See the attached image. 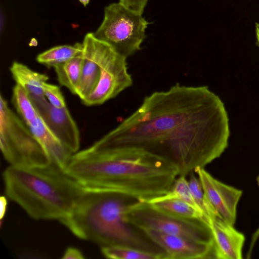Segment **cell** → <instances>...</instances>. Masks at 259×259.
Wrapping results in <instances>:
<instances>
[{"label":"cell","instance_id":"e0dca14e","mask_svg":"<svg viewBox=\"0 0 259 259\" xmlns=\"http://www.w3.org/2000/svg\"><path fill=\"white\" fill-rule=\"evenodd\" d=\"M82 63V53L54 68L59 83L75 95H77L80 81Z\"/></svg>","mask_w":259,"mask_h":259},{"label":"cell","instance_id":"83f0119b","mask_svg":"<svg viewBox=\"0 0 259 259\" xmlns=\"http://www.w3.org/2000/svg\"><path fill=\"white\" fill-rule=\"evenodd\" d=\"M255 26L256 36V44L259 47V23H255Z\"/></svg>","mask_w":259,"mask_h":259},{"label":"cell","instance_id":"44dd1931","mask_svg":"<svg viewBox=\"0 0 259 259\" xmlns=\"http://www.w3.org/2000/svg\"><path fill=\"white\" fill-rule=\"evenodd\" d=\"M188 182L194 201L203 212L208 224L210 219L220 217L206 198L199 179L193 172L189 175Z\"/></svg>","mask_w":259,"mask_h":259},{"label":"cell","instance_id":"2e32d148","mask_svg":"<svg viewBox=\"0 0 259 259\" xmlns=\"http://www.w3.org/2000/svg\"><path fill=\"white\" fill-rule=\"evenodd\" d=\"M10 71L16 84L24 89L29 97H45L42 85L49 79L46 74L35 71L18 61L12 63Z\"/></svg>","mask_w":259,"mask_h":259},{"label":"cell","instance_id":"5bb4252c","mask_svg":"<svg viewBox=\"0 0 259 259\" xmlns=\"http://www.w3.org/2000/svg\"><path fill=\"white\" fill-rule=\"evenodd\" d=\"M28 127L47 152L52 162L65 169L73 154L49 128L38 114Z\"/></svg>","mask_w":259,"mask_h":259},{"label":"cell","instance_id":"d4e9b609","mask_svg":"<svg viewBox=\"0 0 259 259\" xmlns=\"http://www.w3.org/2000/svg\"><path fill=\"white\" fill-rule=\"evenodd\" d=\"M84 258L82 252L74 247H68L62 257L63 259H83Z\"/></svg>","mask_w":259,"mask_h":259},{"label":"cell","instance_id":"52a82bcc","mask_svg":"<svg viewBox=\"0 0 259 259\" xmlns=\"http://www.w3.org/2000/svg\"><path fill=\"white\" fill-rule=\"evenodd\" d=\"M125 218L128 223L139 230L150 228L200 242L214 244L210 228L205 221L176 217L154 208L146 201H136L131 203L126 210Z\"/></svg>","mask_w":259,"mask_h":259},{"label":"cell","instance_id":"8fae6325","mask_svg":"<svg viewBox=\"0 0 259 259\" xmlns=\"http://www.w3.org/2000/svg\"><path fill=\"white\" fill-rule=\"evenodd\" d=\"M194 172L210 204L224 221L234 225L242 191L217 180L204 167H197Z\"/></svg>","mask_w":259,"mask_h":259},{"label":"cell","instance_id":"f1b7e54d","mask_svg":"<svg viewBox=\"0 0 259 259\" xmlns=\"http://www.w3.org/2000/svg\"><path fill=\"white\" fill-rule=\"evenodd\" d=\"M90 0H78V1L84 6L86 7L90 3Z\"/></svg>","mask_w":259,"mask_h":259},{"label":"cell","instance_id":"ffe728a7","mask_svg":"<svg viewBox=\"0 0 259 259\" xmlns=\"http://www.w3.org/2000/svg\"><path fill=\"white\" fill-rule=\"evenodd\" d=\"M12 102L18 115L28 126L37 117L38 113L28 94L16 84L13 88Z\"/></svg>","mask_w":259,"mask_h":259},{"label":"cell","instance_id":"d6986e66","mask_svg":"<svg viewBox=\"0 0 259 259\" xmlns=\"http://www.w3.org/2000/svg\"><path fill=\"white\" fill-rule=\"evenodd\" d=\"M102 254L111 259H165V253L126 246H102Z\"/></svg>","mask_w":259,"mask_h":259},{"label":"cell","instance_id":"7a4b0ae2","mask_svg":"<svg viewBox=\"0 0 259 259\" xmlns=\"http://www.w3.org/2000/svg\"><path fill=\"white\" fill-rule=\"evenodd\" d=\"M65 170L84 190L146 202L168 193L179 176L174 164L144 150L92 145L73 154Z\"/></svg>","mask_w":259,"mask_h":259},{"label":"cell","instance_id":"484cf974","mask_svg":"<svg viewBox=\"0 0 259 259\" xmlns=\"http://www.w3.org/2000/svg\"><path fill=\"white\" fill-rule=\"evenodd\" d=\"M7 197L2 196L0 198V220L2 221L5 216L8 206Z\"/></svg>","mask_w":259,"mask_h":259},{"label":"cell","instance_id":"8992f818","mask_svg":"<svg viewBox=\"0 0 259 259\" xmlns=\"http://www.w3.org/2000/svg\"><path fill=\"white\" fill-rule=\"evenodd\" d=\"M148 24L142 14L118 2L105 8L103 20L94 33L127 58L141 50Z\"/></svg>","mask_w":259,"mask_h":259},{"label":"cell","instance_id":"6da1fadb","mask_svg":"<svg viewBox=\"0 0 259 259\" xmlns=\"http://www.w3.org/2000/svg\"><path fill=\"white\" fill-rule=\"evenodd\" d=\"M229 121L224 103L208 87L177 83L146 96L133 114L93 145L144 150L172 163L179 176L186 177L225 151Z\"/></svg>","mask_w":259,"mask_h":259},{"label":"cell","instance_id":"277c9868","mask_svg":"<svg viewBox=\"0 0 259 259\" xmlns=\"http://www.w3.org/2000/svg\"><path fill=\"white\" fill-rule=\"evenodd\" d=\"M136 201L117 193L84 190L69 214L61 222L77 237L101 247L126 246L162 252L125 220L127 208Z\"/></svg>","mask_w":259,"mask_h":259},{"label":"cell","instance_id":"30bf717a","mask_svg":"<svg viewBox=\"0 0 259 259\" xmlns=\"http://www.w3.org/2000/svg\"><path fill=\"white\" fill-rule=\"evenodd\" d=\"M140 230L165 253V259L217 258L214 244L194 241L150 228Z\"/></svg>","mask_w":259,"mask_h":259},{"label":"cell","instance_id":"603a6c76","mask_svg":"<svg viewBox=\"0 0 259 259\" xmlns=\"http://www.w3.org/2000/svg\"><path fill=\"white\" fill-rule=\"evenodd\" d=\"M42 88L46 98L52 106L58 108L66 107L65 98L58 86L46 82Z\"/></svg>","mask_w":259,"mask_h":259},{"label":"cell","instance_id":"4316f807","mask_svg":"<svg viewBox=\"0 0 259 259\" xmlns=\"http://www.w3.org/2000/svg\"><path fill=\"white\" fill-rule=\"evenodd\" d=\"M258 238H259V227L256 230V231L254 232V233L253 234V235L252 236L248 252L246 254L247 258H249L251 257V255L254 246L255 245V244Z\"/></svg>","mask_w":259,"mask_h":259},{"label":"cell","instance_id":"7c38bea8","mask_svg":"<svg viewBox=\"0 0 259 259\" xmlns=\"http://www.w3.org/2000/svg\"><path fill=\"white\" fill-rule=\"evenodd\" d=\"M83 45V63L81 78L77 96L81 101L95 89L100 76V61L104 42L97 38L93 32L84 36Z\"/></svg>","mask_w":259,"mask_h":259},{"label":"cell","instance_id":"ba28073f","mask_svg":"<svg viewBox=\"0 0 259 259\" xmlns=\"http://www.w3.org/2000/svg\"><path fill=\"white\" fill-rule=\"evenodd\" d=\"M100 76L93 91L81 100L87 106L103 104L133 84L126 58L104 42L100 61Z\"/></svg>","mask_w":259,"mask_h":259},{"label":"cell","instance_id":"f546056e","mask_svg":"<svg viewBox=\"0 0 259 259\" xmlns=\"http://www.w3.org/2000/svg\"><path fill=\"white\" fill-rule=\"evenodd\" d=\"M256 180L257 182V184L258 186H259V175L256 177Z\"/></svg>","mask_w":259,"mask_h":259},{"label":"cell","instance_id":"3957f363","mask_svg":"<svg viewBox=\"0 0 259 259\" xmlns=\"http://www.w3.org/2000/svg\"><path fill=\"white\" fill-rule=\"evenodd\" d=\"M6 196L35 220L60 222L70 213L84 189L58 165L8 166L3 174Z\"/></svg>","mask_w":259,"mask_h":259},{"label":"cell","instance_id":"ac0fdd59","mask_svg":"<svg viewBox=\"0 0 259 259\" xmlns=\"http://www.w3.org/2000/svg\"><path fill=\"white\" fill-rule=\"evenodd\" d=\"M83 52L82 43L74 45H60L50 48L39 54L37 62L48 67L54 68L81 54Z\"/></svg>","mask_w":259,"mask_h":259},{"label":"cell","instance_id":"5b68a950","mask_svg":"<svg viewBox=\"0 0 259 259\" xmlns=\"http://www.w3.org/2000/svg\"><path fill=\"white\" fill-rule=\"evenodd\" d=\"M0 147L10 165L33 167L46 166L52 162L47 152L29 127L0 98Z\"/></svg>","mask_w":259,"mask_h":259},{"label":"cell","instance_id":"cb8c5ba5","mask_svg":"<svg viewBox=\"0 0 259 259\" xmlns=\"http://www.w3.org/2000/svg\"><path fill=\"white\" fill-rule=\"evenodd\" d=\"M148 0H119L120 3L131 10L142 14Z\"/></svg>","mask_w":259,"mask_h":259},{"label":"cell","instance_id":"9a60e30c","mask_svg":"<svg viewBox=\"0 0 259 259\" xmlns=\"http://www.w3.org/2000/svg\"><path fill=\"white\" fill-rule=\"evenodd\" d=\"M147 202L152 207L162 212L183 218L201 220L207 223L203 212L199 209L169 192Z\"/></svg>","mask_w":259,"mask_h":259},{"label":"cell","instance_id":"4fadbf2b","mask_svg":"<svg viewBox=\"0 0 259 259\" xmlns=\"http://www.w3.org/2000/svg\"><path fill=\"white\" fill-rule=\"evenodd\" d=\"M218 259H241L245 242L243 234L234 225L215 217L209 221Z\"/></svg>","mask_w":259,"mask_h":259},{"label":"cell","instance_id":"9c48e42d","mask_svg":"<svg viewBox=\"0 0 259 259\" xmlns=\"http://www.w3.org/2000/svg\"><path fill=\"white\" fill-rule=\"evenodd\" d=\"M30 100L46 125L72 154L79 151L80 134L76 123L67 106H52L46 97H30Z\"/></svg>","mask_w":259,"mask_h":259},{"label":"cell","instance_id":"7402d4cb","mask_svg":"<svg viewBox=\"0 0 259 259\" xmlns=\"http://www.w3.org/2000/svg\"><path fill=\"white\" fill-rule=\"evenodd\" d=\"M169 192L184 201L199 209L193 197L189 182L186 180V177L179 176L174 182Z\"/></svg>","mask_w":259,"mask_h":259}]
</instances>
